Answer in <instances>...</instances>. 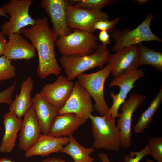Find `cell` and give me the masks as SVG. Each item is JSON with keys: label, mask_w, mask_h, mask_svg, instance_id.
<instances>
[{"label": "cell", "mask_w": 162, "mask_h": 162, "mask_svg": "<svg viewBox=\"0 0 162 162\" xmlns=\"http://www.w3.org/2000/svg\"><path fill=\"white\" fill-rule=\"evenodd\" d=\"M30 28L21 29V34L29 39L37 50L39 63L37 74L41 79L51 74L58 76L62 68L55 56L56 42L58 38L49 25L47 18L36 20Z\"/></svg>", "instance_id": "obj_1"}, {"label": "cell", "mask_w": 162, "mask_h": 162, "mask_svg": "<svg viewBox=\"0 0 162 162\" xmlns=\"http://www.w3.org/2000/svg\"><path fill=\"white\" fill-rule=\"evenodd\" d=\"M110 54L107 45L101 44H98L97 50L92 54L62 56L59 62L67 78L71 81L88 70L98 67H102L107 63Z\"/></svg>", "instance_id": "obj_2"}, {"label": "cell", "mask_w": 162, "mask_h": 162, "mask_svg": "<svg viewBox=\"0 0 162 162\" xmlns=\"http://www.w3.org/2000/svg\"><path fill=\"white\" fill-rule=\"evenodd\" d=\"M94 138L92 147L118 151L121 146L120 131L115 124V118L107 114L104 116L89 117Z\"/></svg>", "instance_id": "obj_3"}, {"label": "cell", "mask_w": 162, "mask_h": 162, "mask_svg": "<svg viewBox=\"0 0 162 162\" xmlns=\"http://www.w3.org/2000/svg\"><path fill=\"white\" fill-rule=\"evenodd\" d=\"M73 30L67 35L58 38L56 41V45L62 56H86L96 51L99 44L94 33Z\"/></svg>", "instance_id": "obj_4"}, {"label": "cell", "mask_w": 162, "mask_h": 162, "mask_svg": "<svg viewBox=\"0 0 162 162\" xmlns=\"http://www.w3.org/2000/svg\"><path fill=\"white\" fill-rule=\"evenodd\" d=\"M154 17L152 13L148 14L142 22L132 30L115 28L110 31V34L115 42L112 50L116 52L125 47L138 45L143 41L162 42L161 38L154 34L150 28Z\"/></svg>", "instance_id": "obj_5"}, {"label": "cell", "mask_w": 162, "mask_h": 162, "mask_svg": "<svg viewBox=\"0 0 162 162\" xmlns=\"http://www.w3.org/2000/svg\"><path fill=\"white\" fill-rule=\"evenodd\" d=\"M111 73L107 63L101 70L89 74L83 73L77 77L78 83L88 92L95 101L93 107L101 116L107 115L110 107L105 99L104 89L106 80Z\"/></svg>", "instance_id": "obj_6"}, {"label": "cell", "mask_w": 162, "mask_h": 162, "mask_svg": "<svg viewBox=\"0 0 162 162\" xmlns=\"http://www.w3.org/2000/svg\"><path fill=\"white\" fill-rule=\"evenodd\" d=\"M32 0H11L2 8L10 16V20L1 26V32L8 38L14 34H21V29L28 25H34L36 20L29 14Z\"/></svg>", "instance_id": "obj_7"}, {"label": "cell", "mask_w": 162, "mask_h": 162, "mask_svg": "<svg viewBox=\"0 0 162 162\" xmlns=\"http://www.w3.org/2000/svg\"><path fill=\"white\" fill-rule=\"evenodd\" d=\"M145 98L143 94L132 92L120 107L121 112L119 114L116 125L120 130L122 146L124 148H128L132 145V116L142 105Z\"/></svg>", "instance_id": "obj_8"}, {"label": "cell", "mask_w": 162, "mask_h": 162, "mask_svg": "<svg viewBox=\"0 0 162 162\" xmlns=\"http://www.w3.org/2000/svg\"><path fill=\"white\" fill-rule=\"evenodd\" d=\"M145 76L144 71L137 69L134 70L117 77H114L109 84L111 88L118 87L119 91L117 94L111 92L110 95L112 98V104L110 108L108 114L116 118L119 115L118 110L121 105L126 100L128 93L134 87V84L139 79Z\"/></svg>", "instance_id": "obj_9"}, {"label": "cell", "mask_w": 162, "mask_h": 162, "mask_svg": "<svg viewBox=\"0 0 162 162\" xmlns=\"http://www.w3.org/2000/svg\"><path fill=\"white\" fill-rule=\"evenodd\" d=\"M91 98L87 91L76 82L66 103L59 109L58 115L73 113L86 121L94 111Z\"/></svg>", "instance_id": "obj_10"}, {"label": "cell", "mask_w": 162, "mask_h": 162, "mask_svg": "<svg viewBox=\"0 0 162 162\" xmlns=\"http://www.w3.org/2000/svg\"><path fill=\"white\" fill-rule=\"evenodd\" d=\"M109 16L102 11L85 9L69 5L67 9V22L71 29H77L93 33L96 31L94 24L101 20H109Z\"/></svg>", "instance_id": "obj_11"}, {"label": "cell", "mask_w": 162, "mask_h": 162, "mask_svg": "<svg viewBox=\"0 0 162 162\" xmlns=\"http://www.w3.org/2000/svg\"><path fill=\"white\" fill-rule=\"evenodd\" d=\"M139 49L137 45L125 47L111 54L107 63L110 65L114 77L138 69Z\"/></svg>", "instance_id": "obj_12"}, {"label": "cell", "mask_w": 162, "mask_h": 162, "mask_svg": "<svg viewBox=\"0 0 162 162\" xmlns=\"http://www.w3.org/2000/svg\"><path fill=\"white\" fill-rule=\"evenodd\" d=\"M71 5L69 0H43L41 6L50 17L52 28L58 37L67 35L72 32L67 22V9Z\"/></svg>", "instance_id": "obj_13"}, {"label": "cell", "mask_w": 162, "mask_h": 162, "mask_svg": "<svg viewBox=\"0 0 162 162\" xmlns=\"http://www.w3.org/2000/svg\"><path fill=\"white\" fill-rule=\"evenodd\" d=\"M74 82L62 75L52 83L44 85L39 92L40 95L52 105L59 109L63 106L69 97Z\"/></svg>", "instance_id": "obj_14"}, {"label": "cell", "mask_w": 162, "mask_h": 162, "mask_svg": "<svg viewBox=\"0 0 162 162\" xmlns=\"http://www.w3.org/2000/svg\"><path fill=\"white\" fill-rule=\"evenodd\" d=\"M23 117L19 134V146L26 152L37 142L42 132L32 105Z\"/></svg>", "instance_id": "obj_15"}, {"label": "cell", "mask_w": 162, "mask_h": 162, "mask_svg": "<svg viewBox=\"0 0 162 162\" xmlns=\"http://www.w3.org/2000/svg\"><path fill=\"white\" fill-rule=\"evenodd\" d=\"M32 102L42 133L49 134L52 123L58 115L59 109L49 102L39 93L35 94L32 99Z\"/></svg>", "instance_id": "obj_16"}, {"label": "cell", "mask_w": 162, "mask_h": 162, "mask_svg": "<svg viewBox=\"0 0 162 162\" xmlns=\"http://www.w3.org/2000/svg\"><path fill=\"white\" fill-rule=\"evenodd\" d=\"M9 39L4 55L9 60H30L36 56L34 46L21 34H14Z\"/></svg>", "instance_id": "obj_17"}, {"label": "cell", "mask_w": 162, "mask_h": 162, "mask_svg": "<svg viewBox=\"0 0 162 162\" xmlns=\"http://www.w3.org/2000/svg\"><path fill=\"white\" fill-rule=\"evenodd\" d=\"M69 142L68 136L56 137L50 134H42L35 144L25 152V156H48L53 153H59Z\"/></svg>", "instance_id": "obj_18"}, {"label": "cell", "mask_w": 162, "mask_h": 162, "mask_svg": "<svg viewBox=\"0 0 162 162\" xmlns=\"http://www.w3.org/2000/svg\"><path fill=\"white\" fill-rule=\"evenodd\" d=\"M22 120L10 111L4 114L2 123L4 126L5 132L0 145V152L10 153L13 151Z\"/></svg>", "instance_id": "obj_19"}, {"label": "cell", "mask_w": 162, "mask_h": 162, "mask_svg": "<svg viewBox=\"0 0 162 162\" xmlns=\"http://www.w3.org/2000/svg\"><path fill=\"white\" fill-rule=\"evenodd\" d=\"M86 122L73 113L58 115L52 123L49 134L56 137L68 136Z\"/></svg>", "instance_id": "obj_20"}, {"label": "cell", "mask_w": 162, "mask_h": 162, "mask_svg": "<svg viewBox=\"0 0 162 162\" xmlns=\"http://www.w3.org/2000/svg\"><path fill=\"white\" fill-rule=\"evenodd\" d=\"M34 84L33 80L31 77H28L23 80L21 86L19 94L16 95L14 100L10 105V111L18 118H22L32 106L31 93Z\"/></svg>", "instance_id": "obj_21"}, {"label": "cell", "mask_w": 162, "mask_h": 162, "mask_svg": "<svg viewBox=\"0 0 162 162\" xmlns=\"http://www.w3.org/2000/svg\"><path fill=\"white\" fill-rule=\"evenodd\" d=\"M68 137V143L63 147L60 152L70 155L74 162H94V159L90 156V154L94 151V148L92 147L85 148L79 143L72 135Z\"/></svg>", "instance_id": "obj_22"}, {"label": "cell", "mask_w": 162, "mask_h": 162, "mask_svg": "<svg viewBox=\"0 0 162 162\" xmlns=\"http://www.w3.org/2000/svg\"><path fill=\"white\" fill-rule=\"evenodd\" d=\"M162 102V88L153 99L148 107L141 115L134 128L137 134L142 133L152 122L155 113L158 110Z\"/></svg>", "instance_id": "obj_23"}, {"label": "cell", "mask_w": 162, "mask_h": 162, "mask_svg": "<svg viewBox=\"0 0 162 162\" xmlns=\"http://www.w3.org/2000/svg\"><path fill=\"white\" fill-rule=\"evenodd\" d=\"M139 52V65H149L158 71H162V53L144 45L142 43L138 44Z\"/></svg>", "instance_id": "obj_24"}, {"label": "cell", "mask_w": 162, "mask_h": 162, "mask_svg": "<svg viewBox=\"0 0 162 162\" xmlns=\"http://www.w3.org/2000/svg\"><path fill=\"white\" fill-rule=\"evenodd\" d=\"M71 5L97 11H101L104 7L116 2L115 0H69Z\"/></svg>", "instance_id": "obj_25"}, {"label": "cell", "mask_w": 162, "mask_h": 162, "mask_svg": "<svg viewBox=\"0 0 162 162\" xmlns=\"http://www.w3.org/2000/svg\"><path fill=\"white\" fill-rule=\"evenodd\" d=\"M151 155L152 152L147 143L141 150L138 152H132L129 154L125 155L124 160L125 162H139L144 157ZM99 156L102 162H111L106 153H99Z\"/></svg>", "instance_id": "obj_26"}, {"label": "cell", "mask_w": 162, "mask_h": 162, "mask_svg": "<svg viewBox=\"0 0 162 162\" xmlns=\"http://www.w3.org/2000/svg\"><path fill=\"white\" fill-rule=\"evenodd\" d=\"M12 62L4 55L0 57V82L15 76L16 68Z\"/></svg>", "instance_id": "obj_27"}, {"label": "cell", "mask_w": 162, "mask_h": 162, "mask_svg": "<svg viewBox=\"0 0 162 162\" xmlns=\"http://www.w3.org/2000/svg\"><path fill=\"white\" fill-rule=\"evenodd\" d=\"M148 143L153 158L158 162H162V137L149 138Z\"/></svg>", "instance_id": "obj_28"}, {"label": "cell", "mask_w": 162, "mask_h": 162, "mask_svg": "<svg viewBox=\"0 0 162 162\" xmlns=\"http://www.w3.org/2000/svg\"><path fill=\"white\" fill-rule=\"evenodd\" d=\"M120 19L119 17L112 20H102L97 22L94 24V28L95 30H99L101 31H106L107 32L115 28V26L118 23Z\"/></svg>", "instance_id": "obj_29"}, {"label": "cell", "mask_w": 162, "mask_h": 162, "mask_svg": "<svg viewBox=\"0 0 162 162\" xmlns=\"http://www.w3.org/2000/svg\"><path fill=\"white\" fill-rule=\"evenodd\" d=\"M17 79L15 80L9 88L0 92V103H5L10 105L13 102L12 95L15 90Z\"/></svg>", "instance_id": "obj_30"}, {"label": "cell", "mask_w": 162, "mask_h": 162, "mask_svg": "<svg viewBox=\"0 0 162 162\" xmlns=\"http://www.w3.org/2000/svg\"><path fill=\"white\" fill-rule=\"evenodd\" d=\"M110 35L107 31H101L98 34L99 40L102 42V44L106 45L110 43Z\"/></svg>", "instance_id": "obj_31"}, {"label": "cell", "mask_w": 162, "mask_h": 162, "mask_svg": "<svg viewBox=\"0 0 162 162\" xmlns=\"http://www.w3.org/2000/svg\"><path fill=\"white\" fill-rule=\"evenodd\" d=\"M7 43L6 36L0 31V56L4 55Z\"/></svg>", "instance_id": "obj_32"}, {"label": "cell", "mask_w": 162, "mask_h": 162, "mask_svg": "<svg viewBox=\"0 0 162 162\" xmlns=\"http://www.w3.org/2000/svg\"><path fill=\"white\" fill-rule=\"evenodd\" d=\"M41 162H69L60 158L52 157L44 159Z\"/></svg>", "instance_id": "obj_33"}, {"label": "cell", "mask_w": 162, "mask_h": 162, "mask_svg": "<svg viewBox=\"0 0 162 162\" xmlns=\"http://www.w3.org/2000/svg\"><path fill=\"white\" fill-rule=\"evenodd\" d=\"M0 16H2L6 18L10 19L4 9L0 7Z\"/></svg>", "instance_id": "obj_34"}, {"label": "cell", "mask_w": 162, "mask_h": 162, "mask_svg": "<svg viewBox=\"0 0 162 162\" xmlns=\"http://www.w3.org/2000/svg\"><path fill=\"white\" fill-rule=\"evenodd\" d=\"M134 2L137 3L139 4L143 5L148 3L149 0H135Z\"/></svg>", "instance_id": "obj_35"}, {"label": "cell", "mask_w": 162, "mask_h": 162, "mask_svg": "<svg viewBox=\"0 0 162 162\" xmlns=\"http://www.w3.org/2000/svg\"><path fill=\"white\" fill-rule=\"evenodd\" d=\"M0 162H14L6 158H0Z\"/></svg>", "instance_id": "obj_36"}, {"label": "cell", "mask_w": 162, "mask_h": 162, "mask_svg": "<svg viewBox=\"0 0 162 162\" xmlns=\"http://www.w3.org/2000/svg\"><path fill=\"white\" fill-rule=\"evenodd\" d=\"M146 162H155L152 160L148 159V160H147L146 161Z\"/></svg>", "instance_id": "obj_37"}]
</instances>
